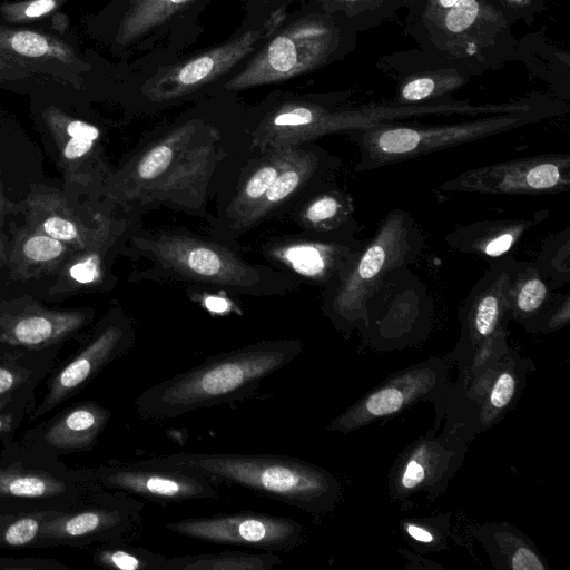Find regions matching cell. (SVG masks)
<instances>
[{"label":"cell","mask_w":570,"mask_h":570,"mask_svg":"<svg viewBox=\"0 0 570 570\" xmlns=\"http://www.w3.org/2000/svg\"><path fill=\"white\" fill-rule=\"evenodd\" d=\"M249 151L245 105L237 95L204 97L147 132L110 170L100 199L126 213L144 215L167 207L207 222L209 203Z\"/></svg>","instance_id":"obj_1"},{"label":"cell","mask_w":570,"mask_h":570,"mask_svg":"<svg viewBox=\"0 0 570 570\" xmlns=\"http://www.w3.org/2000/svg\"><path fill=\"white\" fill-rule=\"evenodd\" d=\"M125 252L146 262L135 273L137 281L184 282L252 297L284 296L301 286L281 269L246 261L233 245L185 228L153 230L142 226Z\"/></svg>","instance_id":"obj_2"},{"label":"cell","mask_w":570,"mask_h":570,"mask_svg":"<svg viewBox=\"0 0 570 570\" xmlns=\"http://www.w3.org/2000/svg\"><path fill=\"white\" fill-rule=\"evenodd\" d=\"M303 347L298 338H277L213 355L145 390L136 400L137 411L145 420L160 421L243 399L288 365Z\"/></svg>","instance_id":"obj_3"},{"label":"cell","mask_w":570,"mask_h":570,"mask_svg":"<svg viewBox=\"0 0 570 570\" xmlns=\"http://www.w3.org/2000/svg\"><path fill=\"white\" fill-rule=\"evenodd\" d=\"M405 30L419 48L474 76L517 59L518 42L494 0H414Z\"/></svg>","instance_id":"obj_4"},{"label":"cell","mask_w":570,"mask_h":570,"mask_svg":"<svg viewBox=\"0 0 570 570\" xmlns=\"http://www.w3.org/2000/svg\"><path fill=\"white\" fill-rule=\"evenodd\" d=\"M299 3L215 95H238L284 82L342 60L354 50L356 31L312 0Z\"/></svg>","instance_id":"obj_5"},{"label":"cell","mask_w":570,"mask_h":570,"mask_svg":"<svg viewBox=\"0 0 570 570\" xmlns=\"http://www.w3.org/2000/svg\"><path fill=\"white\" fill-rule=\"evenodd\" d=\"M147 461L243 487L314 515L332 510L341 490L331 472L285 455L177 452Z\"/></svg>","instance_id":"obj_6"},{"label":"cell","mask_w":570,"mask_h":570,"mask_svg":"<svg viewBox=\"0 0 570 570\" xmlns=\"http://www.w3.org/2000/svg\"><path fill=\"white\" fill-rule=\"evenodd\" d=\"M212 0H110L82 18L88 38L110 55L127 60L144 53V66L176 58L193 42L197 20Z\"/></svg>","instance_id":"obj_7"},{"label":"cell","mask_w":570,"mask_h":570,"mask_svg":"<svg viewBox=\"0 0 570 570\" xmlns=\"http://www.w3.org/2000/svg\"><path fill=\"white\" fill-rule=\"evenodd\" d=\"M347 92L295 94L273 91L259 102L245 106V124L252 150L286 148L325 135L350 132L384 124L391 118L387 104L344 105Z\"/></svg>","instance_id":"obj_8"},{"label":"cell","mask_w":570,"mask_h":570,"mask_svg":"<svg viewBox=\"0 0 570 570\" xmlns=\"http://www.w3.org/2000/svg\"><path fill=\"white\" fill-rule=\"evenodd\" d=\"M557 114L560 110H556L554 104L547 100L531 109L484 115L455 124L387 122L353 130L347 135L360 148L355 170L366 171L511 131Z\"/></svg>","instance_id":"obj_9"},{"label":"cell","mask_w":570,"mask_h":570,"mask_svg":"<svg viewBox=\"0 0 570 570\" xmlns=\"http://www.w3.org/2000/svg\"><path fill=\"white\" fill-rule=\"evenodd\" d=\"M423 236L403 209L389 213L347 267L322 293V309L336 327L347 330L364 318L384 278L413 263Z\"/></svg>","instance_id":"obj_10"},{"label":"cell","mask_w":570,"mask_h":570,"mask_svg":"<svg viewBox=\"0 0 570 570\" xmlns=\"http://www.w3.org/2000/svg\"><path fill=\"white\" fill-rule=\"evenodd\" d=\"M570 188V155L543 154L465 170L440 185L442 191L546 195Z\"/></svg>","instance_id":"obj_11"},{"label":"cell","mask_w":570,"mask_h":570,"mask_svg":"<svg viewBox=\"0 0 570 570\" xmlns=\"http://www.w3.org/2000/svg\"><path fill=\"white\" fill-rule=\"evenodd\" d=\"M165 528L205 543L242 546L273 553L293 550L303 534V525L293 519L248 511L187 518L167 522Z\"/></svg>","instance_id":"obj_12"},{"label":"cell","mask_w":570,"mask_h":570,"mask_svg":"<svg viewBox=\"0 0 570 570\" xmlns=\"http://www.w3.org/2000/svg\"><path fill=\"white\" fill-rule=\"evenodd\" d=\"M364 243L355 235L302 230L268 239L261 245V255L268 265L292 275L301 284L323 289L347 267Z\"/></svg>","instance_id":"obj_13"},{"label":"cell","mask_w":570,"mask_h":570,"mask_svg":"<svg viewBox=\"0 0 570 570\" xmlns=\"http://www.w3.org/2000/svg\"><path fill=\"white\" fill-rule=\"evenodd\" d=\"M341 159L314 141L296 146L294 155L283 168L259 203L234 228L229 244L265 220L288 212L302 198L320 186L336 180Z\"/></svg>","instance_id":"obj_14"},{"label":"cell","mask_w":570,"mask_h":570,"mask_svg":"<svg viewBox=\"0 0 570 570\" xmlns=\"http://www.w3.org/2000/svg\"><path fill=\"white\" fill-rule=\"evenodd\" d=\"M0 55L77 88H81L82 73L90 69L85 47L73 30L61 33L41 27L0 23Z\"/></svg>","instance_id":"obj_15"},{"label":"cell","mask_w":570,"mask_h":570,"mask_svg":"<svg viewBox=\"0 0 570 570\" xmlns=\"http://www.w3.org/2000/svg\"><path fill=\"white\" fill-rule=\"evenodd\" d=\"M445 365L430 360L394 375L358 400L327 426L342 433L393 415L419 400L436 395L445 382Z\"/></svg>","instance_id":"obj_16"},{"label":"cell","mask_w":570,"mask_h":570,"mask_svg":"<svg viewBox=\"0 0 570 570\" xmlns=\"http://www.w3.org/2000/svg\"><path fill=\"white\" fill-rule=\"evenodd\" d=\"M395 79L396 105H420L443 99L464 87L472 75L417 48L382 56L376 63Z\"/></svg>","instance_id":"obj_17"},{"label":"cell","mask_w":570,"mask_h":570,"mask_svg":"<svg viewBox=\"0 0 570 570\" xmlns=\"http://www.w3.org/2000/svg\"><path fill=\"white\" fill-rule=\"evenodd\" d=\"M101 481L122 493L163 505L219 495V483L206 475L147 460L106 469Z\"/></svg>","instance_id":"obj_18"},{"label":"cell","mask_w":570,"mask_h":570,"mask_svg":"<svg viewBox=\"0 0 570 570\" xmlns=\"http://www.w3.org/2000/svg\"><path fill=\"white\" fill-rule=\"evenodd\" d=\"M513 258L491 264L463 306L462 327L472 345L488 346L504 337V322L511 317L508 298Z\"/></svg>","instance_id":"obj_19"},{"label":"cell","mask_w":570,"mask_h":570,"mask_svg":"<svg viewBox=\"0 0 570 570\" xmlns=\"http://www.w3.org/2000/svg\"><path fill=\"white\" fill-rule=\"evenodd\" d=\"M463 443L449 439H425L411 448L399 464L392 479L391 491L395 498L414 491L436 488L460 464Z\"/></svg>","instance_id":"obj_20"},{"label":"cell","mask_w":570,"mask_h":570,"mask_svg":"<svg viewBox=\"0 0 570 570\" xmlns=\"http://www.w3.org/2000/svg\"><path fill=\"white\" fill-rule=\"evenodd\" d=\"M547 210L519 218L487 219L460 226L445 236V242L455 252L483 258L505 255L524 234L544 220Z\"/></svg>","instance_id":"obj_21"},{"label":"cell","mask_w":570,"mask_h":570,"mask_svg":"<svg viewBox=\"0 0 570 570\" xmlns=\"http://www.w3.org/2000/svg\"><path fill=\"white\" fill-rule=\"evenodd\" d=\"M354 212L352 196L334 180L311 191L287 213L303 232L355 235L358 224Z\"/></svg>","instance_id":"obj_22"},{"label":"cell","mask_w":570,"mask_h":570,"mask_svg":"<svg viewBox=\"0 0 570 570\" xmlns=\"http://www.w3.org/2000/svg\"><path fill=\"white\" fill-rule=\"evenodd\" d=\"M102 327L94 342L60 374L58 383L63 390L73 389L114 356L129 348L135 341L131 322L122 313H116Z\"/></svg>","instance_id":"obj_23"},{"label":"cell","mask_w":570,"mask_h":570,"mask_svg":"<svg viewBox=\"0 0 570 570\" xmlns=\"http://www.w3.org/2000/svg\"><path fill=\"white\" fill-rule=\"evenodd\" d=\"M551 289L533 263L513 259L508 288L511 317L527 327L540 330L557 299Z\"/></svg>","instance_id":"obj_24"},{"label":"cell","mask_w":570,"mask_h":570,"mask_svg":"<svg viewBox=\"0 0 570 570\" xmlns=\"http://www.w3.org/2000/svg\"><path fill=\"white\" fill-rule=\"evenodd\" d=\"M70 250L65 243L28 226L17 236L8 263L20 277L29 278L56 269Z\"/></svg>","instance_id":"obj_25"},{"label":"cell","mask_w":570,"mask_h":570,"mask_svg":"<svg viewBox=\"0 0 570 570\" xmlns=\"http://www.w3.org/2000/svg\"><path fill=\"white\" fill-rule=\"evenodd\" d=\"M281 562L273 552L222 551L167 557L165 570H272Z\"/></svg>","instance_id":"obj_26"},{"label":"cell","mask_w":570,"mask_h":570,"mask_svg":"<svg viewBox=\"0 0 570 570\" xmlns=\"http://www.w3.org/2000/svg\"><path fill=\"white\" fill-rule=\"evenodd\" d=\"M305 1V0H304ZM324 11L342 19L357 33L393 19L402 9L396 0H312Z\"/></svg>","instance_id":"obj_27"},{"label":"cell","mask_w":570,"mask_h":570,"mask_svg":"<svg viewBox=\"0 0 570 570\" xmlns=\"http://www.w3.org/2000/svg\"><path fill=\"white\" fill-rule=\"evenodd\" d=\"M79 314L75 316L72 314L50 313L23 315L14 322L12 334L21 344H40L70 328L73 321L81 318Z\"/></svg>","instance_id":"obj_28"},{"label":"cell","mask_w":570,"mask_h":570,"mask_svg":"<svg viewBox=\"0 0 570 570\" xmlns=\"http://www.w3.org/2000/svg\"><path fill=\"white\" fill-rule=\"evenodd\" d=\"M70 1L72 0L2 1L0 2V23L46 28L52 16Z\"/></svg>","instance_id":"obj_29"},{"label":"cell","mask_w":570,"mask_h":570,"mask_svg":"<svg viewBox=\"0 0 570 570\" xmlns=\"http://www.w3.org/2000/svg\"><path fill=\"white\" fill-rule=\"evenodd\" d=\"M569 228L553 235L542 247L533 263L552 288L570 278V233Z\"/></svg>","instance_id":"obj_30"},{"label":"cell","mask_w":570,"mask_h":570,"mask_svg":"<svg viewBox=\"0 0 570 570\" xmlns=\"http://www.w3.org/2000/svg\"><path fill=\"white\" fill-rule=\"evenodd\" d=\"M104 564L119 570H165L167 557L141 547H119L100 553Z\"/></svg>","instance_id":"obj_31"},{"label":"cell","mask_w":570,"mask_h":570,"mask_svg":"<svg viewBox=\"0 0 570 570\" xmlns=\"http://www.w3.org/2000/svg\"><path fill=\"white\" fill-rule=\"evenodd\" d=\"M520 383L517 365H505L499 371L483 405L484 421L490 422L509 407L517 396Z\"/></svg>","instance_id":"obj_32"},{"label":"cell","mask_w":570,"mask_h":570,"mask_svg":"<svg viewBox=\"0 0 570 570\" xmlns=\"http://www.w3.org/2000/svg\"><path fill=\"white\" fill-rule=\"evenodd\" d=\"M41 73L0 55V88L27 92L30 82Z\"/></svg>","instance_id":"obj_33"},{"label":"cell","mask_w":570,"mask_h":570,"mask_svg":"<svg viewBox=\"0 0 570 570\" xmlns=\"http://www.w3.org/2000/svg\"><path fill=\"white\" fill-rule=\"evenodd\" d=\"M508 21L532 24L537 17L546 10V0H494Z\"/></svg>","instance_id":"obj_34"},{"label":"cell","mask_w":570,"mask_h":570,"mask_svg":"<svg viewBox=\"0 0 570 570\" xmlns=\"http://www.w3.org/2000/svg\"><path fill=\"white\" fill-rule=\"evenodd\" d=\"M245 4L246 14L252 18H268L277 11H287L295 2L304 0H239Z\"/></svg>","instance_id":"obj_35"},{"label":"cell","mask_w":570,"mask_h":570,"mask_svg":"<svg viewBox=\"0 0 570 570\" xmlns=\"http://www.w3.org/2000/svg\"><path fill=\"white\" fill-rule=\"evenodd\" d=\"M38 527V521L33 518L20 519L7 529L4 540L11 546L29 543L36 537Z\"/></svg>","instance_id":"obj_36"},{"label":"cell","mask_w":570,"mask_h":570,"mask_svg":"<svg viewBox=\"0 0 570 570\" xmlns=\"http://www.w3.org/2000/svg\"><path fill=\"white\" fill-rule=\"evenodd\" d=\"M7 490L9 493L17 497L36 498L47 492L48 484L40 478L19 476L8 483Z\"/></svg>","instance_id":"obj_37"},{"label":"cell","mask_w":570,"mask_h":570,"mask_svg":"<svg viewBox=\"0 0 570 570\" xmlns=\"http://www.w3.org/2000/svg\"><path fill=\"white\" fill-rule=\"evenodd\" d=\"M570 318L569 293L556 299L552 308L543 321L540 331L548 333L568 324Z\"/></svg>","instance_id":"obj_38"},{"label":"cell","mask_w":570,"mask_h":570,"mask_svg":"<svg viewBox=\"0 0 570 570\" xmlns=\"http://www.w3.org/2000/svg\"><path fill=\"white\" fill-rule=\"evenodd\" d=\"M404 530L410 538L421 544L436 546L439 542L438 538L434 535V532L425 524L413 522L405 523Z\"/></svg>","instance_id":"obj_39"},{"label":"cell","mask_w":570,"mask_h":570,"mask_svg":"<svg viewBox=\"0 0 570 570\" xmlns=\"http://www.w3.org/2000/svg\"><path fill=\"white\" fill-rule=\"evenodd\" d=\"M13 382V375L9 371L0 368V393L8 391Z\"/></svg>","instance_id":"obj_40"},{"label":"cell","mask_w":570,"mask_h":570,"mask_svg":"<svg viewBox=\"0 0 570 570\" xmlns=\"http://www.w3.org/2000/svg\"><path fill=\"white\" fill-rule=\"evenodd\" d=\"M9 252V247L7 246L3 236L0 234V267L8 263Z\"/></svg>","instance_id":"obj_41"},{"label":"cell","mask_w":570,"mask_h":570,"mask_svg":"<svg viewBox=\"0 0 570 570\" xmlns=\"http://www.w3.org/2000/svg\"><path fill=\"white\" fill-rule=\"evenodd\" d=\"M10 212V203H8L0 189V217H4Z\"/></svg>","instance_id":"obj_42"},{"label":"cell","mask_w":570,"mask_h":570,"mask_svg":"<svg viewBox=\"0 0 570 570\" xmlns=\"http://www.w3.org/2000/svg\"><path fill=\"white\" fill-rule=\"evenodd\" d=\"M402 9H406L414 0H396Z\"/></svg>","instance_id":"obj_43"},{"label":"cell","mask_w":570,"mask_h":570,"mask_svg":"<svg viewBox=\"0 0 570 570\" xmlns=\"http://www.w3.org/2000/svg\"><path fill=\"white\" fill-rule=\"evenodd\" d=\"M1 426H2V422H1V420H0V429H1Z\"/></svg>","instance_id":"obj_44"}]
</instances>
